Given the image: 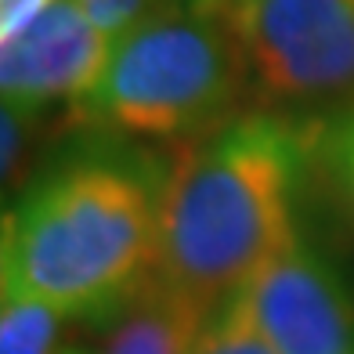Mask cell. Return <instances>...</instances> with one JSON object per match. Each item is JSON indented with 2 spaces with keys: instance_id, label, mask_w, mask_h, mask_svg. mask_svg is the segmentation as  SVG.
<instances>
[{
  "instance_id": "7a4b0ae2",
  "label": "cell",
  "mask_w": 354,
  "mask_h": 354,
  "mask_svg": "<svg viewBox=\"0 0 354 354\" xmlns=\"http://www.w3.org/2000/svg\"><path fill=\"white\" fill-rule=\"evenodd\" d=\"M315 127L286 112H243L174 159L159 206L156 271L206 318L235 300L293 224Z\"/></svg>"
},
{
  "instance_id": "ba28073f",
  "label": "cell",
  "mask_w": 354,
  "mask_h": 354,
  "mask_svg": "<svg viewBox=\"0 0 354 354\" xmlns=\"http://www.w3.org/2000/svg\"><path fill=\"white\" fill-rule=\"evenodd\" d=\"M58 308L37 297L4 289L0 308V354H55V340L62 329Z\"/></svg>"
},
{
  "instance_id": "52a82bcc",
  "label": "cell",
  "mask_w": 354,
  "mask_h": 354,
  "mask_svg": "<svg viewBox=\"0 0 354 354\" xmlns=\"http://www.w3.org/2000/svg\"><path fill=\"white\" fill-rule=\"evenodd\" d=\"M206 315L149 279L116 318L102 354H196Z\"/></svg>"
},
{
  "instance_id": "5bb4252c",
  "label": "cell",
  "mask_w": 354,
  "mask_h": 354,
  "mask_svg": "<svg viewBox=\"0 0 354 354\" xmlns=\"http://www.w3.org/2000/svg\"><path fill=\"white\" fill-rule=\"evenodd\" d=\"M181 4H188V8H196V11H210V15H221L224 8L232 4V0H181Z\"/></svg>"
},
{
  "instance_id": "5b68a950",
  "label": "cell",
  "mask_w": 354,
  "mask_h": 354,
  "mask_svg": "<svg viewBox=\"0 0 354 354\" xmlns=\"http://www.w3.org/2000/svg\"><path fill=\"white\" fill-rule=\"evenodd\" d=\"M246 300L275 354H354V297L300 232L246 286Z\"/></svg>"
},
{
  "instance_id": "3957f363",
  "label": "cell",
  "mask_w": 354,
  "mask_h": 354,
  "mask_svg": "<svg viewBox=\"0 0 354 354\" xmlns=\"http://www.w3.org/2000/svg\"><path fill=\"white\" fill-rule=\"evenodd\" d=\"M250 91L246 58L221 15L167 4L112 40L102 76L73 102L94 134L199 141L232 123Z\"/></svg>"
},
{
  "instance_id": "8fae6325",
  "label": "cell",
  "mask_w": 354,
  "mask_h": 354,
  "mask_svg": "<svg viewBox=\"0 0 354 354\" xmlns=\"http://www.w3.org/2000/svg\"><path fill=\"white\" fill-rule=\"evenodd\" d=\"M322 141H326L336 181H340L347 203L354 206V112L333 120L329 127H322Z\"/></svg>"
},
{
  "instance_id": "277c9868",
  "label": "cell",
  "mask_w": 354,
  "mask_h": 354,
  "mask_svg": "<svg viewBox=\"0 0 354 354\" xmlns=\"http://www.w3.org/2000/svg\"><path fill=\"white\" fill-rule=\"evenodd\" d=\"M221 19L264 102L354 112V0H232Z\"/></svg>"
},
{
  "instance_id": "8992f818",
  "label": "cell",
  "mask_w": 354,
  "mask_h": 354,
  "mask_svg": "<svg viewBox=\"0 0 354 354\" xmlns=\"http://www.w3.org/2000/svg\"><path fill=\"white\" fill-rule=\"evenodd\" d=\"M112 51V37L87 19L76 0L47 4L26 29L4 40L0 87L4 105L37 112L58 98H80L94 87Z\"/></svg>"
},
{
  "instance_id": "7c38bea8",
  "label": "cell",
  "mask_w": 354,
  "mask_h": 354,
  "mask_svg": "<svg viewBox=\"0 0 354 354\" xmlns=\"http://www.w3.org/2000/svg\"><path fill=\"white\" fill-rule=\"evenodd\" d=\"M33 123H37L33 112L4 105V177L8 181H11V174H19L22 159H26V149L33 141Z\"/></svg>"
},
{
  "instance_id": "9c48e42d",
  "label": "cell",
  "mask_w": 354,
  "mask_h": 354,
  "mask_svg": "<svg viewBox=\"0 0 354 354\" xmlns=\"http://www.w3.org/2000/svg\"><path fill=\"white\" fill-rule=\"evenodd\" d=\"M196 354H275V347L268 344V336L261 333V326H257V318L250 311L246 289L206 318Z\"/></svg>"
},
{
  "instance_id": "9a60e30c",
  "label": "cell",
  "mask_w": 354,
  "mask_h": 354,
  "mask_svg": "<svg viewBox=\"0 0 354 354\" xmlns=\"http://www.w3.org/2000/svg\"><path fill=\"white\" fill-rule=\"evenodd\" d=\"M55 354H91V351H84V347H58Z\"/></svg>"
},
{
  "instance_id": "30bf717a",
  "label": "cell",
  "mask_w": 354,
  "mask_h": 354,
  "mask_svg": "<svg viewBox=\"0 0 354 354\" xmlns=\"http://www.w3.org/2000/svg\"><path fill=\"white\" fill-rule=\"evenodd\" d=\"M87 11V19L116 40L123 29H131L134 22H141L145 15H152L156 8L167 4H181V0H76Z\"/></svg>"
},
{
  "instance_id": "4fadbf2b",
  "label": "cell",
  "mask_w": 354,
  "mask_h": 354,
  "mask_svg": "<svg viewBox=\"0 0 354 354\" xmlns=\"http://www.w3.org/2000/svg\"><path fill=\"white\" fill-rule=\"evenodd\" d=\"M47 4H55V0H0V29H4V40H11L19 29H26Z\"/></svg>"
},
{
  "instance_id": "6da1fadb",
  "label": "cell",
  "mask_w": 354,
  "mask_h": 354,
  "mask_svg": "<svg viewBox=\"0 0 354 354\" xmlns=\"http://www.w3.org/2000/svg\"><path fill=\"white\" fill-rule=\"evenodd\" d=\"M98 138L47 167L4 214V289L66 318H120L156 271L174 163Z\"/></svg>"
}]
</instances>
